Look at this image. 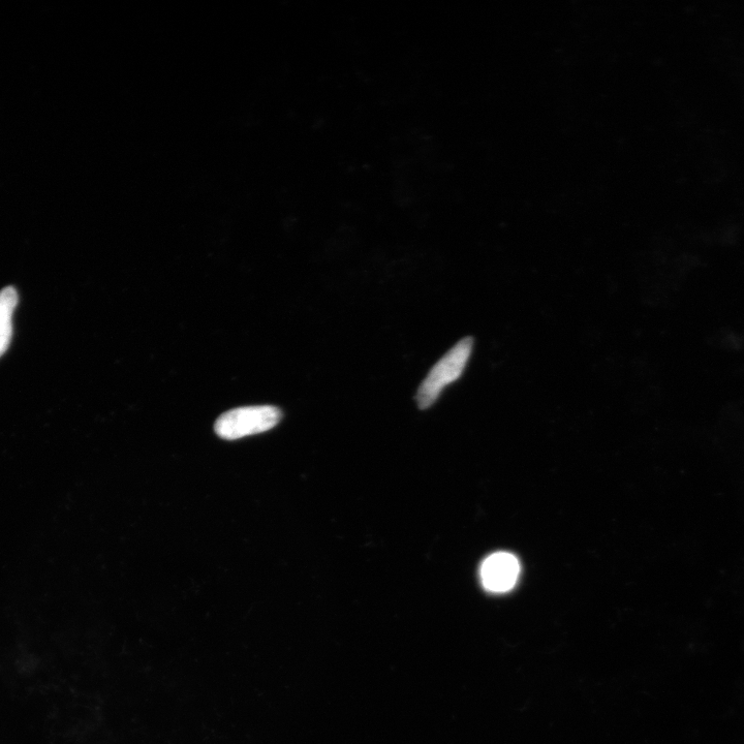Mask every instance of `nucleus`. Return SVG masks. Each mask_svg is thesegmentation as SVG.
Returning a JSON list of instances; mask_svg holds the SVG:
<instances>
[{
  "instance_id": "3",
  "label": "nucleus",
  "mask_w": 744,
  "mask_h": 744,
  "mask_svg": "<svg viewBox=\"0 0 744 744\" xmlns=\"http://www.w3.org/2000/svg\"><path fill=\"white\" fill-rule=\"evenodd\" d=\"M520 574L517 558L507 552L490 555L481 567V579L488 592L503 594L511 591Z\"/></svg>"
},
{
  "instance_id": "2",
  "label": "nucleus",
  "mask_w": 744,
  "mask_h": 744,
  "mask_svg": "<svg viewBox=\"0 0 744 744\" xmlns=\"http://www.w3.org/2000/svg\"><path fill=\"white\" fill-rule=\"evenodd\" d=\"M282 416L281 410L271 406L244 407L223 414L214 429L222 439L238 440L272 429Z\"/></svg>"
},
{
  "instance_id": "1",
  "label": "nucleus",
  "mask_w": 744,
  "mask_h": 744,
  "mask_svg": "<svg viewBox=\"0 0 744 744\" xmlns=\"http://www.w3.org/2000/svg\"><path fill=\"white\" fill-rule=\"evenodd\" d=\"M473 347L472 337L463 338L433 366L417 393V402L421 410L433 406L443 390L462 376L471 358Z\"/></svg>"
},
{
  "instance_id": "4",
  "label": "nucleus",
  "mask_w": 744,
  "mask_h": 744,
  "mask_svg": "<svg viewBox=\"0 0 744 744\" xmlns=\"http://www.w3.org/2000/svg\"><path fill=\"white\" fill-rule=\"evenodd\" d=\"M18 304V293L13 287L0 292V357L9 349L13 336V315Z\"/></svg>"
}]
</instances>
